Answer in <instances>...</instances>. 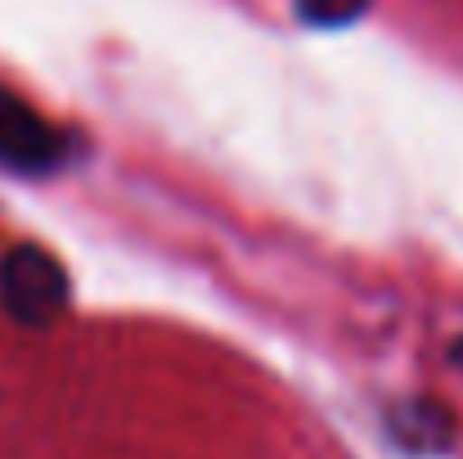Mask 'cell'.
Listing matches in <instances>:
<instances>
[{
	"label": "cell",
	"mask_w": 463,
	"mask_h": 459,
	"mask_svg": "<svg viewBox=\"0 0 463 459\" xmlns=\"http://www.w3.org/2000/svg\"><path fill=\"white\" fill-rule=\"evenodd\" d=\"M68 140L14 91L0 86V171L9 176H50L63 167Z\"/></svg>",
	"instance_id": "obj_2"
},
{
	"label": "cell",
	"mask_w": 463,
	"mask_h": 459,
	"mask_svg": "<svg viewBox=\"0 0 463 459\" xmlns=\"http://www.w3.org/2000/svg\"><path fill=\"white\" fill-rule=\"evenodd\" d=\"M0 302L5 311L27 324V329H45L63 315L68 306V271L59 266V257H50L36 244H18L5 262H0Z\"/></svg>",
	"instance_id": "obj_1"
},
{
	"label": "cell",
	"mask_w": 463,
	"mask_h": 459,
	"mask_svg": "<svg viewBox=\"0 0 463 459\" xmlns=\"http://www.w3.org/2000/svg\"><path fill=\"white\" fill-rule=\"evenodd\" d=\"M450 360H455V365H459V369H463V338H459V342H455V347H450Z\"/></svg>",
	"instance_id": "obj_5"
},
{
	"label": "cell",
	"mask_w": 463,
	"mask_h": 459,
	"mask_svg": "<svg viewBox=\"0 0 463 459\" xmlns=\"http://www.w3.org/2000/svg\"><path fill=\"white\" fill-rule=\"evenodd\" d=\"M298 9L315 27H342V23L360 18L369 9V0H298Z\"/></svg>",
	"instance_id": "obj_4"
},
{
	"label": "cell",
	"mask_w": 463,
	"mask_h": 459,
	"mask_svg": "<svg viewBox=\"0 0 463 459\" xmlns=\"http://www.w3.org/2000/svg\"><path fill=\"white\" fill-rule=\"evenodd\" d=\"M392 437L414 451V455H432V451H446L450 442V415L432 401H410L392 415Z\"/></svg>",
	"instance_id": "obj_3"
}]
</instances>
